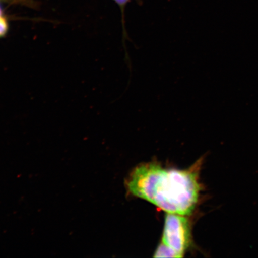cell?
Here are the masks:
<instances>
[{"instance_id":"cell-2","label":"cell","mask_w":258,"mask_h":258,"mask_svg":"<svg viewBox=\"0 0 258 258\" xmlns=\"http://www.w3.org/2000/svg\"><path fill=\"white\" fill-rule=\"evenodd\" d=\"M185 216L167 213L162 237V243L172 248L180 257L191 242V228Z\"/></svg>"},{"instance_id":"cell-4","label":"cell","mask_w":258,"mask_h":258,"mask_svg":"<svg viewBox=\"0 0 258 258\" xmlns=\"http://www.w3.org/2000/svg\"><path fill=\"white\" fill-rule=\"evenodd\" d=\"M154 257H180L176 251L167 245L161 243L154 253Z\"/></svg>"},{"instance_id":"cell-5","label":"cell","mask_w":258,"mask_h":258,"mask_svg":"<svg viewBox=\"0 0 258 258\" xmlns=\"http://www.w3.org/2000/svg\"><path fill=\"white\" fill-rule=\"evenodd\" d=\"M9 24L5 16L0 17V38L4 37L9 30Z\"/></svg>"},{"instance_id":"cell-6","label":"cell","mask_w":258,"mask_h":258,"mask_svg":"<svg viewBox=\"0 0 258 258\" xmlns=\"http://www.w3.org/2000/svg\"><path fill=\"white\" fill-rule=\"evenodd\" d=\"M3 15V11H2V9L1 8V6H0V17H1V16H2Z\"/></svg>"},{"instance_id":"cell-3","label":"cell","mask_w":258,"mask_h":258,"mask_svg":"<svg viewBox=\"0 0 258 258\" xmlns=\"http://www.w3.org/2000/svg\"><path fill=\"white\" fill-rule=\"evenodd\" d=\"M116 4H117L119 8H120L121 12V23L122 28V44H123V47H124L125 50V62L127 63L129 68H131L130 57L126 49V46H125V40H128V34L125 29V9L128 3L131 1V0H113Z\"/></svg>"},{"instance_id":"cell-1","label":"cell","mask_w":258,"mask_h":258,"mask_svg":"<svg viewBox=\"0 0 258 258\" xmlns=\"http://www.w3.org/2000/svg\"><path fill=\"white\" fill-rule=\"evenodd\" d=\"M202 163L200 160L185 170L165 169L156 163L141 164L128 177V191L167 213L189 215L199 201Z\"/></svg>"}]
</instances>
